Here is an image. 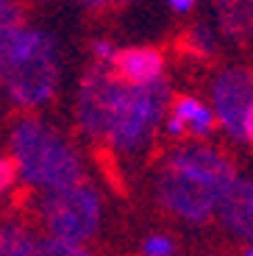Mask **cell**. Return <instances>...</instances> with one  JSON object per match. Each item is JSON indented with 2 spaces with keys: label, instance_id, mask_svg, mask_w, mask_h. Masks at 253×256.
Returning <instances> with one entry per match:
<instances>
[{
  "label": "cell",
  "instance_id": "16",
  "mask_svg": "<svg viewBox=\"0 0 253 256\" xmlns=\"http://www.w3.org/2000/svg\"><path fill=\"white\" fill-rule=\"evenodd\" d=\"M186 45L192 48V53H200V56H209L212 50L217 48V34L212 31L209 26L198 22L190 34H186Z\"/></svg>",
  "mask_w": 253,
  "mask_h": 256
},
{
  "label": "cell",
  "instance_id": "19",
  "mask_svg": "<svg viewBox=\"0 0 253 256\" xmlns=\"http://www.w3.org/2000/svg\"><path fill=\"white\" fill-rule=\"evenodd\" d=\"M167 6L172 8L176 14H186V12H192V8L198 6V0H164Z\"/></svg>",
  "mask_w": 253,
  "mask_h": 256
},
{
  "label": "cell",
  "instance_id": "1",
  "mask_svg": "<svg viewBox=\"0 0 253 256\" xmlns=\"http://www.w3.org/2000/svg\"><path fill=\"white\" fill-rule=\"evenodd\" d=\"M234 178V162L226 150L198 140L181 142L167 150L158 167L156 200L167 214L200 226L217 214Z\"/></svg>",
  "mask_w": 253,
  "mask_h": 256
},
{
  "label": "cell",
  "instance_id": "24",
  "mask_svg": "<svg viewBox=\"0 0 253 256\" xmlns=\"http://www.w3.org/2000/svg\"><path fill=\"white\" fill-rule=\"evenodd\" d=\"M250 28H253V0H250Z\"/></svg>",
  "mask_w": 253,
  "mask_h": 256
},
{
  "label": "cell",
  "instance_id": "17",
  "mask_svg": "<svg viewBox=\"0 0 253 256\" xmlns=\"http://www.w3.org/2000/svg\"><path fill=\"white\" fill-rule=\"evenodd\" d=\"M17 184H20V178H17V170H14L12 159L6 154H0V200L8 198Z\"/></svg>",
  "mask_w": 253,
  "mask_h": 256
},
{
  "label": "cell",
  "instance_id": "25",
  "mask_svg": "<svg viewBox=\"0 0 253 256\" xmlns=\"http://www.w3.org/2000/svg\"><path fill=\"white\" fill-rule=\"evenodd\" d=\"M114 3H131V0H114Z\"/></svg>",
  "mask_w": 253,
  "mask_h": 256
},
{
  "label": "cell",
  "instance_id": "20",
  "mask_svg": "<svg viewBox=\"0 0 253 256\" xmlns=\"http://www.w3.org/2000/svg\"><path fill=\"white\" fill-rule=\"evenodd\" d=\"M240 142H248V145L253 148V112L245 117V122H242V136H240Z\"/></svg>",
  "mask_w": 253,
  "mask_h": 256
},
{
  "label": "cell",
  "instance_id": "13",
  "mask_svg": "<svg viewBox=\"0 0 253 256\" xmlns=\"http://www.w3.org/2000/svg\"><path fill=\"white\" fill-rule=\"evenodd\" d=\"M26 26V12L20 0H0V48Z\"/></svg>",
  "mask_w": 253,
  "mask_h": 256
},
{
  "label": "cell",
  "instance_id": "12",
  "mask_svg": "<svg viewBox=\"0 0 253 256\" xmlns=\"http://www.w3.org/2000/svg\"><path fill=\"white\" fill-rule=\"evenodd\" d=\"M36 237L26 223L20 220H3L0 223V256H31Z\"/></svg>",
  "mask_w": 253,
  "mask_h": 256
},
{
  "label": "cell",
  "instance_id": "22",
  "mask_svg": "<svg viewBox=\"0 0 253 256\" xmlns=\"http://www.w3.org/2000/svg\"><path fill=\"white\" fill-rule=\"evenodd\" d=\"M242 256H253V245H248V248H245V254H242Z\"/></svg>",
  "mask_w": 253,
  "mask_h": 256
},
{
  "label": "cell",
  "instance_id": "10",
  "mask_svg": "<svg viewBox=\"0 0 253 256\" xmlns=\"http://www.w3.org/2000/svg\"><path fill=\"white\" fill-rule=\"evenodd\" d=\"M167 114L176 117L178 122H181L184 134L195 136L198 142L200 140H209L212 134H214V114H212V106L203 98L198 95H178L170 100V106H167Z\"/></svg>",
  "mask_w": 253,
  "mask_h": 256
},
{
  "label": "cell",
  "instance_id": "6",
  "mask_svg": "<svg viewBox=\"0 0 253 256\" xmlns=\"http://www.w3.org/2000/svg\"><path fill=\"white\" fill-rule=\"evenodd\" d=\"M214 122L231 140L242 136V122L253 112V70L242 64H228L214 72L209 86V100Z\"/></svg>",
  "mask_w": 253,
  "mask_h": 256
},
{
  "label": "cell",
  "instance_id": "15",
  "mask_svg": "<svg viewBox=\"0 0 253 256\" xmlns=\"http://www.w3.org/2000/svg\"><path fill=\"white\" fill-rule=\"evenodd\" d=\"M142 256H176L178 254V242L164 234V231H153L142 240Z\"/></svg>",
  "mask_w": 253,
  "mask_h": 256
},
{
  "label": "cell",
  "instance_id": "9",
  "mask_svg": "<svg viewBox=\"0 0 253 256\" xmlns=\"http://www.w3.org/2000/svg\"><path fill=\"white\" fill-rule=\"evenodd\" d=\"M214 218L234 240L253 245V176H236Z\"/></svg>",
  "mask_w": 253,
  "mask_h": 256
},
{
  "label": "cell",
  "instance_id": "8",
  "mask_svg": "<svg viewBox=\"0 0 253 256\" xmlns=\"http://www.w3.org/2000/svg\"><path fill=\"white\" fill-rule=\"evenodd\" d=\"M112 72L126 86H156V84H164L167 62H164V53L156 50V48L136 45V48L117 50Z\"/></svg>",
  "mask_w": 253,
  "mask_h": 256
},
{
  "label": "cell",
  "instance_id": "4",
  "mask_svg": "<svg viewBox=\"0 0 253 256\" xmlns=\"http://www.w3.org/2000/svg\"><path fill=\"white\" fill-rule=\"evenodd\" d=\"M170 106L167 84L156 86H126L120 81L112 98L100 142H106L117 156H140L153 145L162 120Z\"/></svg>",
  "mask_w": 253,
  "mask_h": 256
},
{
  "label": "cell",
  "instance_id": "11",
  "mask_svg": "<svg viewBox=\"0 0 253 256\" xmlns=\"http://www.w3.org/2000/svg\"><path fill=\"white\" fill-rule=\"evenodd\" d=\"M217 20L220 28L234 39H245L250 28V0H217Z\"/></svg>",
  "mask_w": 253,
  "mask_h": 256
},
{
  "label": "cell",
  "instance_id": "14",
  "mask_svg": "<svg viewBox=\"0 0 253 256\" xmlns=\"http://www.w3.org/2000/svg\"><path fill=\"white\" fill-rule=\"evenodd\" d=\"M31 256H95L86 245H70V242H58V240H36Z\"/></svg>",
  "mask_w": 253,
  "mask_h": 256
},
{
  "label": "cell",
  "instance_id": "2",
  "mask_svg": "<svg viewBox=\"0 0 253 256\" xmlns=\"http://www.w3.org/2000/svg\"><path fill=\"white\" fill-rule=\"evenodd\" d=\"M62 86V48L48 28L22 26L0 48V90L14 109L36 114Z\"/></svg>",
  "mask_w": 253,
  "mask_h": 256
},
{
  "label": "cell",
  "instance_id": "5",
  "mask_svg": "<svg viewBox=\"0 0 253 256\" xmlns=\"http://www.w3.org/2000/svg\"><path fill=\"white\" fill-rule=\"evenodd\" d=\"M34 212L48 240L70 245H86L103 226V195L92 181H78L64 190L39 192Z\"/></svg>",
  "mask_w": 253,
  "mask_h": 256
},
{
  "label": "cell",
  "instance_id": "7",
  "mask_svg": "<svg viewBox=\"0 0 253 256\" xmlns=\"http://www.w3.org/2000/svg\"><path fill=\"white\" fill-rule=\"evenodd\" d=\"M117 86H120V78L106 67H92V70L84 72L76 90V100H72V120L86 140H100L103 136L106 114Z\"/></svg>",
  "mask_w": 253,
  "mask_h": 256
},
{
  "label": "cell",
  "instance_id": "3",
  "mask_svg": "<svg viewBox=\"0 0 253 256\" xmlns=\"http://www.w3.org/2000/svg\"><path fill=\"white\" fill-rule=\"evenodd\" d=\"M8 159L34 192H53L84 181V154L56 122L22 114L8 128Z\"/></svg>",
  "mask_w": 253,
  "mask_h": 256
},
{
  "label": "cell",
  "instance_id": "18",
  "mask_svg": "<svg viewBox=\"0 0 253 256\" xmlns=\"http://www.w3.org/2000/svg\"><path fill=\"white\" fill-rule=\"evenodd\" d=\"M92 56H95L98 67L112 70L114 58H117V48H114V42H108V39H95V42H92Z\"/></svg>",
  "mask_w": 253,
  "mask_h": 256
},
{
  "label": "cell",
  "instance_id": "21",
  "mask_svg": "<svg viewBox=\"0 0 253 256\" xmlns=\"http://www.w3.org/2000/svg\"><path fill=\"white\" fill-rule=\"evenodd\" d=\"M81 6L89 8V12H103V8L114 6V0H81Z\"/></svg>",
  "mask_w": 253,
  "mask_h": 256
},
{
  "label": "cell",
  "instance_id": "23",
  "mask_svg": "<svg viewBox=\"0 0 253 256\" xmlns=\"http://www.w3.org/2000/svg\"><path fill=\"white\" fill-rule=\"evenodd\" d=\"M34 3H58V0H34Z\"/></svg>",
  "mask_w": 253,
  "mask_h": 256
}]
</instances>
